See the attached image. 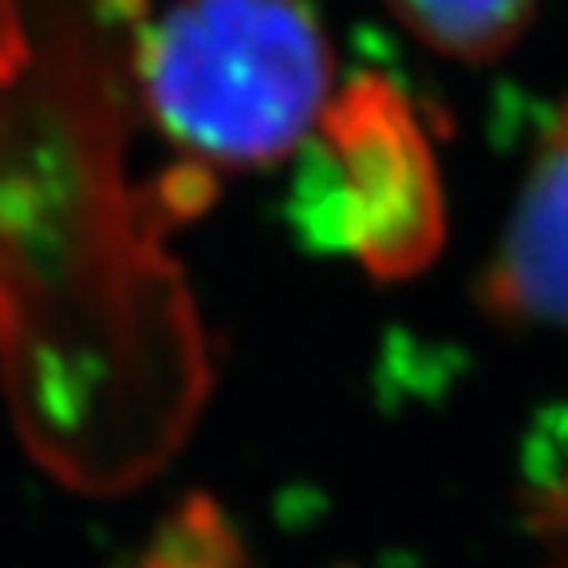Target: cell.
Instances as JSON below:
<instances>
[{"instance_id": "3957f363", "label": "cell", "mask_w": 568, "mask_h": 568, "mask_svg": "<svg viewBox=\"0 0 568 568\" xmlns=\"http://www.w3.org/2000/svg\"><path fill=\"white\" fill-rule=\"evenodd\" d=\"M481 296L509 324L568 328V103L537 146Z\"/></svg>"}, {"instance_id": "6da1fadb", "label": "cell", "mask_w": 568, "mask_h": 568, "mask_svg": "<svg viewBox=\"0 0 568 568\" xmlns=\"http://www.w3.org/2000/svg\"><path fill=\"white\" fill-rule=\"evenodd\" d=\"M139 80L190 159L265 166L320 123L332 52L304 0H170L142 28Z\"/></svg>"}, {"instance_id": "7a4b0ae2", "label": "cell", "mask_w": 568, "mask_h": 568, "mask_svg": "<svg viewBox=\"0 0 568 568\" xmlns=\"http://www.w3.org/2000/svg\"><path fill=\"white\" fill-rule=\"evenodd\" d=\"M296 225L379 276L415 273L443 241L435 154L407 99L359 80L324 111L296 182Z\"/></svg>"}, {"instance_id": "277c9868", "label": "cell", "mask_w": 568, "mask_h": 568, "mask_svg": "<svg viewBox=\"0 0 568 568\" xmlns=\"http://www.w3.org/2000/svg\"><path fill=\"white\" fill-rule=\"evenodd\" d=\"M390 12L435 52L489 63L521 40L532 0H387Z\"/></svg>"}, {"instance_id": "5b68a950", "label": "cell", "mask_w": 568, "mask_h": 568, "mask_svg": "<svg viewBox=\"0 0 568 568\" xmlns=\"http://www.w3.org/2000/svg\"><path fill=\"white\" fill-rule=\"evenodd\" d=\"M20 60H24V36H20L17 9L12 0H0V83L20 68Z\"/></svg>"}, {"instance_id": "8992f818", "label": "cell", "mask_w": 568, "mask_h": 568, "mask_svg": "<svg viewBox=\"0 0 568 568\" xmlns=\"http://www.w3.org/2000/svg\"><path fill=\"white\" fill-rule=\"evenodd\" d=\"M552 509H557V532L565 537V545H568V474H565V486H560L557 501H552Z\"/></svg>"}]
</instances>
